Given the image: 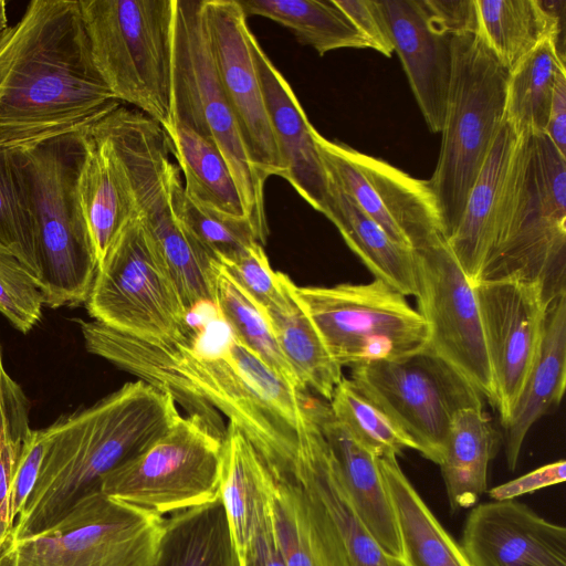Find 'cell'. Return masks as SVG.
<instances>
[{
	"label": "cell",
	"instance_id": "47",
	"mask_svg": "<svg viewBox=\"0 0 566 566\" xmlns=\"http://www.w3.org/2000/svg\"><path fill=\"white\" fill-rule=\"evenodd\" d=\"M565 479L566 462L562 459L494 486L488 493L493 501L515 500L538 490L563 483Z\"/></svg>",
	"mask_w": 566,
	"mask_h": 566
},
{
	"label": "cell",
	"instance_id": "23",
	"mask_svg": "<svg viewBox=\"0 0 566 566\" xmlns=\"http://www.w3.org/2000/svg\"><path fill=\"white\" fill-rule=\"evenodd\" d=\"M270 474L296 483L319 502L342 539L350 566H406L381 548L358 515L319 428L290 464Z\"/></svg>",
	"mask_w": 566,
	"mask_h": 566
},
{
	"label": "cell",
	"instance_id": "14",
	"mask_svg": "<svg viewBox=\"0 0 566 566\" xmlns=\"http://www.w3.org/2000/svg\"><path fill=\"white\" fill-rule=\"evenodd\" d=\"M418 313L430 353L494 407L495 389L474 286L441 237L413 250Z\"/></svg>",
	"mask_w": 566,
	"mask_h": 566
},
{
	"label": "cell",
	"instance_id": "24",
	"mask_svg": "<svg viewBox=\"0 0 566 566\" xmlns=\"http://www.w3.org/2000/svg\"><path fill=\"white\" fill-rule=\"evenodd\" d=\"M566 384V294L547 308L536 358L526 377L504 430V452L514 471L525 437L534 423L559 405Z\"/></svg>",
	"mask_w": 566,
	"mask_h": 566
},
{
	"label": "cell",
	"instance_id": "50",
	"mask_svg": "<svg viewBox=\"0 0 566 566\" xmlns=\"http://www.w3.org/2000/svg\"><path fill=\"white\" fill-rule=\"evenodd\" d=\"M8 27L7 3L4 0H0V32L6 30Z\"/></svg>",
	"mask_w": 566,
	"mask_h": 566
},
{
	"label": "cell",
	"instance_id": "39",
	"mask_svg": "<svg viewBox=\"0 0 566 566\" xmlns=\"http://www.w3.org/2000/svg\"><path fill=\"white\" fill-rule=\"evenodd\" d=\"M331 410L378 458L418 450L412 439L349 378L343 377L331 400Z\"/></svg>",
	"mask_w": 566,
	"mask_h": 566
},
{
	"label": "cell",
	"instance_id": "25",
	"mask_svg": "<svg viewBox=\"0 0 566 566\" xmlns=\"http://www.w3.org/2000/svg\"><path fill=\"white\" fill-rule=\"evenodd\" d=\"M81 133L85 153L77 195L98 265L137 212L108 142L87 128Z\"/></svg>",
	"mask_w": 566,
	"mask_h": 566
},
{
	"label": "cell",
	"instance_id": "12",
	"mask_svg": "<svg viewBox=\"0 0 566 566\" xmlns=\"http://www.w3.org/2000/svg\"><path fill=\"white\" fill-rule=\"evenodd\" d=\"M85 305L94 321L148 343L171 342L192 328L138 216L98 263Z\"/></svg>",
	"mask_w": 566,
	"mask_h": 566
},
{
	"label": "cell",
	"instance_id": "6",
	"mask_svg": "<svg viewBox=\"0 0 566 566\" xmlns=\"http://www.w3.org/2000/svg\"><path fill=\"white\" fill-rule=\"evenodd\" d=\"M93 63L120 103L170 124L174 0H78Z\"/></svg>",
	"mask_w": 566,
	"mask_h": 566
},
{
	"label": "cell",
	"instance_id": "41",
	"mask_svg": "<svg viewBox=\"0 0 566 566\" xmlns=\"http://www.w3.org/2000/svg\"><path fill=\"white\" fill-rule=\"evenodd\" d=\"M171 205L185 231L216 263L260 243L248 221L230 220L195 205L184 191L180 174L172 184Z\"/></svg>",
	"mask_w": 566,
	"mask_h": 566
},
{
	"label": "cell",
	"instance_id": "9",
	"mask_svg": "<svg viewBox=\"0 0 566 566\" xmlns=\"http://www.w3.org/2000/svg\"><path fill=\"white\" fill-rule=\"evenodd\" d=\"M165 520L95 490L51 527L8 538L0 566H151Z\"/></svg>",
	"mask_w": 566,
	"mask_h": 566
},
{
	"label": "cell",
	"instance_id": "13",
	"mask_svg": "<svg viewBox=\"0 0 566 566\" xmlns=\"http://www.w3.org/2000/svg\"><path fill=\"white\" fill-rule=\"evenodd\" d=\"M357 388L386 412L427 460L440 464L453 416L483 406V397L429 350L399 360L355 366Z\"/></svg>",
	"mask_w": 566,
	"mask_h": 566
},
{
	"label": "cell",
	"instance_id": "8",
	"mask_svg": "<svg viewBox=\"0 0 566 566\" xmlns=\"http://www.w3.org/2000/svg\"><path fill=\"white\" fill-rule=\"evenodd\" d=\"M170 123L211 140L228 164L248 221L263 245L269 229L265 180L251 163L235 118L221 90L207 41L201 0H174Z\"/></svg>",
	"mask_w": 566,
	"mask_h": 566
},
{
	"label": "cell",
	"instance_id": "45",
	"mask_svg": "<svg viewBox=\"0 0 566 566\" xmlns=\"http://www.w3.org/2000/svg\"><path fill=\"white\" fill-rule=\"evenodd\" d=\"M355 25L368 48L390 57L394 44L378 0H335Z\"/></svg>",
	"mask_w": 566,
	"mask_h": 566
},
{
	"label": "cell",
	"instance_id": "28",
	"mask_svg": "<svg viewBox=\"0 0 566 566\" xmlns=\"http://www.w3.org/2000/svg\"><path fill=\"white\" fill-rule=\"evenodd\" d=\"M396 517L406 566H472L399 465L395 454L378 458Z\"/></svg>",
	"mask_w": 566,
	"mask_h": 566
},
{
	"label": "cell",
	"instance_id": "42",
	"mask_svg": "<svg viewBox=\"0 0 566 566\" xmlns=\"http://www.w3.org/2000/svg\"><path fill=\"white\" fill-rule=\"evenodd\" d=\"M44 296L20 260L0 244V313L27 334L42 316Z\"/></svg>",
	"mask_w": 566,
	"mask_h": 566
},
{
	"label": "cell",
	"instance_id": "44",
	"mask_svg": "<svg viewBox=\"0 0 566 566\" xmlns=\"http://www.w3.org/2000/svg\"><path fill=\"white\" fill-rule=\"evenodd\" d=\"M46 447L45 428L32 429L21 452L9 490V512L13 522L24 507L39 475Z\"/></svg>",
	"mask_w": 566,
	"mask_h": 566
},
{
	"label": "cell",
	"instance_id": "32",
	"mask_svg": "<svg viewBox=\"0 0 566 566\" xmlns=\"http://www.w3.org/2000/svg\"><path fill=\"white\" fill-rule=\"evenodd\" d=\"M499 434L483 406L465 407L452 418L439 467L450 510L474 506L488 489V470Z\"/></svg>",
	"mask_w": 566,
	"mask_h": 566
},
{
	"label": "cell",
	"instance_id": "20",
	"mask_svg": "<svg viewBox=\"0 0 566 566\" xmlns=\"http://www.w3.org/2000/svg\"><path fill=\"white\" fill-rule=\"evenodd\" d=\"M252 56L282 161L283 178L316 211L323 212L328 179L308 122L289 82L264 53L256 39Z\"/></svg>",
	"mask_w": 566,
	"mask_h": 566
},
{
	"label": "cell",
	"instance_id": "49",
	"mask_svg": "<svg viewBox=\"0 0 566 566\" xmlns=\"http://www.w3.org/2000/svg\"><path fill=\"white\" fill-rule=\"evenodd\" d=\"M544 133L566 157V70L560 71L556 77Z\"/></svg>",
	"mask_w": 566,
	"mask_h": 566
},
{
	"label": "cell",
	"instance_id": "43",
	"mask_svg": "<svg viewBox=\"0 0 566 566\" xmlns=\"http://www.w3.org/2000/svg\"><path fill=\"white\" fill-rule=\"evenodd\" d=\"M217 265L262 310L280 290L281 272L273 271L260 243Z\"/></svg>",
	"mask_w": 566,
	"mask_h": 566
},
{
	"label": "cell",
	"instance_id": "15",
	"mask_svg": "<svg viewBox=\"0 0 566 566\" xmlns=\"http://www.w3.org/2000/svg\"><path fill=\"white\" fill-rule=\"evenodd\" d=\"M327 178L343 189L396 242L412 250L444 237L428 180L314 133Z\"/></svg>",
	"mask_w": 566,
	"mask_h": 566
},
{
	"label": "cell",
	"instance_id": "27",
	"mask_svg": "<svg viewBox=\"0 0 566 566\" xmlns=\"http://www.w3.org/2000/svg\"><path fill=\"white\" fill-rule=\"evenodd\" d=\"M565 0H475L476 34L510 73L545 38L564 54Z\"/></svg>",
	"mask_w": 566,
	"mask_h": 566
},
{
	"label": "cell",
	"instance_id": "48",
	"mask_svg": "<svg viewBox=\"0 0 566 566\" xmlns=\"http://www.w3.org/2000/svg\"><path fill=\"white\" fill-rule=\"evenodd\" d=\"M239 559L240 566H287L279 546L271 513L239 553Z\"/></svg>",
	"mask_w": 566,
	"mask_h": 566
},
{
	"label": "cell",
	"instance_id": "31",
	"mask_svg": "<svg viewBox=\"0 0 566 566\" xmlns=\"http://www.w3.org/2000/svg\"><path fill=\"white\" fill-rule=\"evenodd\" d=\"M273 479L255 449L233 424L226 427L220 479L224 507L238 554L271 513Z\"/></svg>",
	"mask_w": 566,
	"mask_h": 566
},
{
	"label": "cell",
	"instance_id": "36",
	"mask_svg": "<svg viewBox=\"0 0 566 566\" xmlns=\"http://www.w3.org/2000/svg\"><path fill=\"white\" fill-rule=\"evenodd\" d=\"M565 70V56L549 35L509 73L504 118L516 135L545 132L556 77Z\"/></svg>",
	"mask_w": 566,
	"mask_h": 566
},
{
	"label": "cell",
	"instance_id": "34",
	"mask_svg": "<svg viewBox=\"0 0 566 566\" xmlns=\"http://www.w3.org/2000/svg\"><path fill=\"white\" fill-rule=\"evenodd\" d=\"M151 566H240L220 497L166 518Z\"/></svg>",
	"mask_w": 566,
	"mask_h": 566
},
{
	"label": "cell",
	"instance_id": "30",
	"mask_svg": "<svg viewBox=\"0 0 566 566\" xmlns=\"http://www.w3.org/2000/svg\"><path fill=\"white\" fill-rule=\"evenodd\" d=\"M276 343L303 390L329 401L343 378L321 336L294 293V283L281 272L277 294L263 308Z\"/></svg>",
	"mask_w": 566,
	"mask_h": 566
},
{
	"label": "cell",
	"instance_id": "7",
	"mask_svg": "<svg viewBox=\"0 0 566 566\" xmlns=\"http://www.w3.org/2000/svg\"><path fill=\"white\" fill-rule=\"evenodd\" d=\"M21 149L32 189L44 305L85 303L97 259L77 195L83 135L66 134Z\"/></svg>",
	"mask_w": 566,
	"mask_h": 566
},
{
	"label": "cell",
	"instance_id": "19",
	"mask_svg": "<svg viewBox=\"0 0 566 566\" xmlns=\"http://www.w3.org/2000/svg\"><path fill=\"white\" fill-rule=\"evenodd\" d=\"M428 128L441 133L452 66L451 35L430 21L421 0H378Z\"/></svg>",
	"mask_w": 566,
	"mask_h": 566
},
{
	"label": "cell",
	"instance_id": "33",
	"mask_svg": "<svg viewBox=\"0 0 566 566\" xmlns=\"http://www.w3.org/2000/svg\"><path fill=\"white\" fill-rule=\"evenodd\" d=\"M163 129L184 175L187 197L208 212L248 221L239 188L216 145L180 123H170Z\"/></svg>",
	"mask_w": 566,
	"mask_h": 566
},
{
	"label": "cell",
	"instance_id": "5",
	"mask_svg": "<svg viewBox=\"0 0 566 566\" xmlns=\"http://www.w3.org/2000/svg\"><path fill=\"white\" fill-rule=\"evenodd\" d=\"M451 52L441 147L428 180L446 240L461 219L504 120L509 78V72L476 33L452 35Z\"/></svg>",
	"mask_w": 566,
	"mask_h": 566
},
{
	"label": "cell",
	"instance_id": "4",
	"mask_svg": "<svg viewBox=\"0 0 566 566\" xmlns=\"http://www.w3.org/2000/svg\"><path fill=\"white\" fill-rule=\"evenodd\" d=\"M483 280L539 284L549 303L566 294V157L545 133L517 137L509 200Z\"/></svg>",
	"mask_w": 566,
	"mask_h": 566
},
{
	"label": "cell",
	"instance_id": "18",
	"mask_svg": "<svg viewBox=\"0 0 566 566\" xmlns=\"http://www.w3.org/2000/svg\"><path fill=\"white\" fill-rule=\"evenodd\" d=\"M460 545L472 566H566V528L516 500L472 506Z\"/></svg>",
	"mask_w": 566,
	"mask_h": 566
},
{
	"label": "cell",
	"instance_id": "38",
	"mask_svg": "<svg viewBox=\"0 0 566 566\" xmlns=\"http://www.w3.org/2000/svg\"><path fill=\"white\" fill-rule=\"evenodd\" d=\"M213 308L230 335L290 384L303 390L283 356L263 310L216 263Z\"/></svg>",
	"mask_w": 566,
	"mask_h": 566
},
{
	"label": "cell",
	"instance_id": "16",
	"mask_svg": "<svg viewBox=\"0 0 566 566\" xmlns=\"http://www.w3.org/2000/svg\"><path fill=\"white\" fill-rule=\"evenodd\" d=\"M201 14L218 80L248 156L260 176L283 178L282 161L252 56L254 36L238 0H201Z\"/></svg>",
	"mask_w": 566,
	"mask_h": 566
},
{
	"label": "cell",
	"instance_id": "37",
	"mask_svg": "<svg viewBox=\"0 0 566 566\" xmlns=\"http://www.w3.org/2000/svg\"><path fill=\"white\" fill-rule=\"evenodd\" d=\"M0 244L20 260L41 289L32 189L21 148H0Z\"/></svg>",
	"mask_w": 566,
	"mask_h": 566
},
{
	"label": "cell",
	"instance_id": "2",
	"mask_svg": "<svg viewBox=\"0 0 566 566\" xmlns=\"http://www.w3.org/2000/svg\"><path fill=\"white\" fill-rule=\"evenodd\" d=\"M119 105L93 63L78 0H33L0 32V148L82 132Z\"/></svg>",
	"mask_w": 566,
	"mask_h": 566
},
{
	"label": "cell",
	"instance_id": "40",
	"mask_svg": "<svg viewBox=\"0 0 566 566\" xmlns=\"http://www.w3.org/2000/svg\"><path fill=\"white\" fill-rule=\"evenodd\" d=\"M29 400L4 368L0 345V549L12 533L9 490L24 443L32 430Z\"/></svg>",
	"mask_w": 566,
	"mask_h": 566
},
{
	"label": "cell",
	"instance_id": "17",
	"mask_svg": "<svg viewBox=\"0 0 566 566\" xmlns=\"http://www.w3.org/2000/svg\"><path fill=\"white\" fill-rule=\"evenodd\" d=\"M473 286L493 376L494 408L504 424L536 358L549 301L536 283L483 280Z\"/></svg>",
	"mask_w": 566,
	"mask_h": 566
},
{
	"label": "cell",
	"instance_id": "22",
	"mask_svg": "<svg viewBox=\"0 0 566 566\" xmlns=\"http://www.w3.org/2000/svg\"><path fill=\"white\" fill-rule=\"evenodd\" d=\"M310 407L358 515L381 548L400 558L396 517L378 457L335 418L329 403L311 396Z\"/></svg>",
	"mask_w": 566,
	"mask_h": 566
},
{
	"label": "cell",
	"instance_id": "26",
	"mask_svg": "<svg viewBox=\"0 0 566 566\" xmlns=\"http://www.w3.org/2000/svg\"><path fill=\"white\" fill-rule=\"evenodd\" d=\"M272 479L271 514L286 565L350 566L342 539L319 502L292 481Z\"/></svg>",
	"mask_w": 566,
	"mask_h": 566
},
{
	"label": "cell",
	"instance_id": "1",
	"mask_svg": "<svg viewBox=\"0 0 566 566\" xmlns=\"http://www.w3.org/2000/svg\"><path fill=\"white\" fill-rule=\"evenodd\" d=\"M88 353L169 392L188 415L226 430L224 413L250 441L269 470L289 463L316 430L310 395L290 384L231 335L207 352L192 328L167 343H148L97 321L75 319Z\"/></svg>",
	"mask_w": 566,
	"mask_h": 566
},
{
	"label": "cell",
	"instance_id": "10",
	"mask_svg": "<svg viewBox=\"0 0 566 566\" xmlns=\"http://www.w3.org/2000/svg\"><path fill=\"white\" fill-rule=\"evenodd\" d=\"M294 293L340 367L399 360L428 348V327L406 296L369 283L297 286Z\"/></svg>",
	"mask_w": 566,
	"mask_h": 566
},
{
	"label": "cell",
	"instance_id": "46",
	"mask_svg": "<svg viewBox=\"0 0 566 566\" xmlns=\"http://www.w3.org/2000/svg\"><path fill=\"white\" fill-rule=\"evenodd\" d=\"M431 23L442 33H476L475 0H421Z\"/></svg>",
	"mask_w": 566,
	"mask_h": 566
},
{
	"label": "cell",
	"instance_id": "35",
	"mask_svg": "<svg viewBox=\"0 0 566 566\" xmlns=\"http://www.w3.org/2000/svg\"><path fill=\"white\" fill-rule=\"evenodd\" d=\"M238 1L247 17L261 15L282 24L319 55L343 48H368L335 0Z\"/></svg>",
	"mask_w": 566,
	"mask_h": 566
},
{
	"label": "cell",
	"instance_id": "21",
	"mask_svg": "<svg viewBox=\"0 0 566 566\" xmlns=\"http://www.w3.org/2000/svg\"><path fill=\"white\" fill-rule=\"evenodd\" d=\"M517 137L504 118L461 219L447 239L450 251L472 285L478 282L495 248L509 200Z\"/></svg>",
	"mask_w": 566,
	"mask_h": 566
},
{
	"label": "cell",
	"instance_id": "29",
	"mask_svg": "<svg viewBox=\"0 0 566 566\" xmlns=\"http://www.w3.org/2000/svg\"><path fill=\"white\" fill-rule=\"evenodd\" d=\"M322 213L334 223L346 244L375 279L405 296L417 295L413 250L394 241L331 179Z\"/></svg>",
	"mask_w": 566,
	"mask_h": 566
},
{
	"label": "cell",
	"instance_id": "11",
	"mask_svg": "<svg viewBox=\"0 0 566 566\" xmlns=\"http://www.w3.org/2000/svg\"><path fill=\"white\" fill-rule=\"evenodd\" d=\"M226 430L197 413L180 416L157 440L99 483L104 494L164 516L220 497Z\"/></svg>",
	"mask_w": 566,
	"mask_h": 566
},
{
	"label": "cell",
	"instance_id": "3",
	"mask_svg": "<svg viewBox=\"0 0 566 566\" xmlns=\"http://www.w3.org/2000/svg\"><path fill=\"white\" fill-rule=\"evenodd\" d=\"M169 392L136 380L45 427L46 447L35 484L9 538L59 522L102 479L164 434L180 417Z\"/></svg>",
	"mask_w": 566,
	"mask_h": 566
}]
</instances>
